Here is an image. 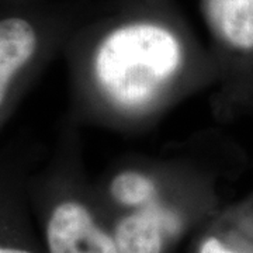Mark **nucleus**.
Masks as SVG:
<instances>
[{
  "label": "nucleus",
  "mask_w": 253,
  "mask_h": 253,
  "mask_svg": "<svg viewBox=\"0 0 253 253\" xmlns=\"http://www.w3.org/2000/svg\"><path fill=\"white\" fill-rule=\"evenodd\" d=\"M183 65V46L170 30L131 23L113 30L97 46L94 79L110 103L124 111L151 106Z\"/></svg>",
  "instance_id": "f257e3e1"
},
{
  "label": "nucleus",
  "mask_w": 253,
  "mask_h": 253,
  "mask_svg": "<svg viewBox=\"0 0 253 253\" xmlns=\"http://www.w3.org/2000/svg\"><path fill=\"white\" fill-rule=\"evenodd\" d=\"M210 27L235 49H253V0H203Z\"/></svg>",
  "instance_id": "20e7f679"
},
{
  "label": "nucleus",
  "mask_w": 253,
  "mask_h": 253,
  "mask_svg": "<svg viewBox=\"0 0 253 253\" xmlns=\"http://www.w3.org/2000/svg\"><path fill=\"white\" fill-rule=\"evenodd\" d=\"M37 34L33 26L18 17L0 20V106L13 76L33 58Z\"/></svg>",
  "instance_id": "39448f33"
},
{
  "label": "nucleus",
  "mask_w": 253,
  "mask_h": 253,
  "mask_svg": "<svg viewBox=\"0 0 253 253\" xmlns=\"http://www.w3.org/2000/svg\"><path fill=\"white\" fill-rule=\"evenodd\" d=\"M180 229L179 214L156 203L123 215L114 225L113 236L118 253H165L169 239Z\"/></svg>",
  "instance_id": "7ed1b4c3"
},
{
  "label": "nucleus",
  "mask_w": 253,
  "mask_h": 253,
  "mask_svg": "<svg viewBox=\"0 0 253 253\" xmlns=\"http://www.w3.org/2000/svg\"><path fill=\"white\" fill-rule=\"evenodd\" d=\"M46 253H118L113 232H109L78 200H62L45 219Z\"/></svg>",
  "instance_id": "f03ea898"
},
{
  "label": "nucleus",
  "mask_w": 253,
  "mask_h": 253,
  "mask_svg": "<svg viewBox=\"0 0 253 253\" xmlns=\"http://www.w3.org/2000/svg\"><path fill=\"white\" fill-rule=\"evenodd\" d=\"M110 194L121 207L141 210L158 203V189L154 180L142 173L126 170L110 183Z\"/></svg>",
  "instance_id": "423d86ee"
},
{
  "label": "nucleus",
  "mask_w": 253,
  "mask_h": 253,
  "mask_svg": "<svg viewBox=\"0 0 253 253\" xmlns=\"http://www.w3.org/2000/svg\"><path fill=\"white\" fill-rule=\"evenodd\" d=\"M197 253H238L215 235H208L201 239Z\"/></svg>",
  "instance_id": "0eeeda50"
}]
</instances>
